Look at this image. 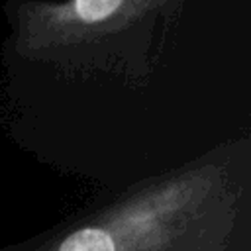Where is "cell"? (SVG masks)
Wrapping results in <instances>:
<instances>
[{
    "mask_svg": "<svg viewBox=\"0 0 251 251\" xmlns=\"http://www.w3.org/2000/svg\"><path fill=\"white\" fill-rule=\"evenodd\" d=\"M208 186L204 171L169 180L114 210L106 220L73 229L47 251H143L163 243L173 235V227L182 226L184 210L194 208Z\"/></svg>",
    "mask_w": 251,
    "mask_h": 251,
    "instance_id": "1",
    "label": "cell"
}]
</instances>
